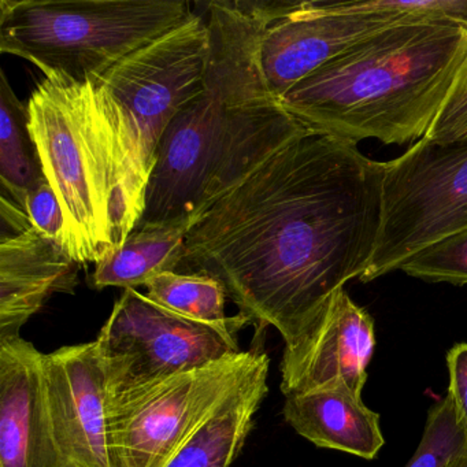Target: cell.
Segmentation results:
<instances>
[{
  "instance_id": "cell-1",
  "label": "cell",
  "mask_w": 467,
  "mask_h": 467,
  "mask_svg": "<svg viewBox=\"0 0 467 467\" xmlns=\"http://www.w3.org/2000/svg\"><path fill=\"white\" fill-rule=\"evenodd\" d=\"M387 162L308 128L223 193L185 237L182 266L223 284L285 346L362 277L382 225Z\"/></svg>"
},
{
  "instance_id": "cell-2",
  "label": "cell",
  "mask_w": 467,
  "mask_h": 467,
  "mask_svg": "<svg viewBox=\"0 0 467 467\" xmlns=\"http://www.w3.org/2000/svg\"><path fill=\"white\" fill-rule=\"evenodd\" d=\"M207 16L203 87L163 135L136 228L192 226L223 193L308 130L267 97L232 2H209Z\"/></svg>"
},
{
  "instance_id": "cell-3",
  "label": "cell",
  "mask_w": 467,
  "mask_h": 467,
  "mask_svg": "<svg viewBox=\"0 0 467 467\" xmlns=\"http://www.w3.org/2000/svg\"><path fill=\"white\" fill-rule=\"evenodd\" d=\"M466 61L467 28L404 18L311 73L280 105L349 143H412L428 135Z\"/></svg>"
},
{
  "instance_id": "cell-4",
  "label": "cell",
  "mask_w": 467,
  "mask_h": 467,
  "mask_svg": "<svg viewBox=\"0 0 467 467\" xmlns=\"http://www.w3.org/2000/svg\"><path fill=\"white\" fill-rule=\"evenodd\" d=\"M209 48L206 20L193 13L190 20L94 81L113 128L116 250L143 214L147 187L166 130L203 87Z\"/></svg>"
},
{
  "instance_id": "cell-5",
  "label": "cell",
  "mask_w": 467,
  "mask_h": 467,
  "mask_svg": "<svg viewBox=\"0 0 467 467\" xmlns=\"http://www.w3.org/2000/svg\"><path fill=\"white\" fill-rule=\"evenodd\" d=\"M28 125L43 173L65 214L64 248L76 264L116 251L113 128L94 81L43 78L29 97Z\"/></svg>"
},
{
  "instance_id": "cell-6",
  "label": "cell",
  "mask_w": 467,
  "mask_h": 467,
  "mask_svg": "<svg viewBox=\"0 0 467 467\" xmlns=\"http://www.w3.org/2000/svg\"><path fill=\"white\" fill-rule=\"evenodd\" d=\"M192 15L185 0H2L0 50L46 78L97 81Z\"/></svg>"
},
{
  "instance_id": "cell-7",
  "label": "cell",
  "mask_w": 467,
  "mask_h": 467,
  "mask_svg": "<svg viewBox=\"0 0 467 467\" xmlns=\"http://www.w3.org/2000/svg\"><path fill=\"white\" fill-rule=\"evenodd\" d=\"M256 76L270 99L366 37L411 17L365 2H234Z\"/></svg>"
},
{
  "instance_id": "cell-8",
  "label": "cell",
  "mask_w": 467,
  "mask_h": 467,
  "mask_svg": "<svg viewBox=\"0 0 467 467\" xmlns=\"http://www.w3.org/2000/svg\"><path fill=\"white\" fill-rule=\"evenodd\" d=\"M466 228L467 135L420 139L387 162L381 232L360 281L398 270L418 251Z\"/></svg>"
},
{
  "instance_id": "cell-9",
  "label": "cell",
  "mask_w": 467,
  "mask_h": 467,
  "mask_svg": "<svg viewBox=\"0 0 467 467\" xmlns=\"http://www.w3.org/2000/svg\"><path fill=\"white\" fill-rule=\"evenodd\" d=\"M266 358L242 351L108 401L111 466L165 467Z\"/></svg>"
},
{
  "instance_id": "cell-10",
  "label": "cell",
  "mask_w": 467,
  "mask_h": 467,
  "mask_svg": "<svg viewBox=\"0 0 467 467\" xmlns=\"http://www.w3.org/2000/svg\"><path fill=\"white\" fill-rule=\"evenodd\" d=\"M229 327L193 321L155 303L135 288L124 289L98 335L106 379V403L149 385L242 352Z\"/></svg>"
},
{
  "instance_id": "cell-11",
  "label": "cell",
  "mask_w": 467,
  "mask_h": 467,
  "mask_svg": "<svg viewBox=\"0 0 467 467\" xmlns=\"http://www.w3.org/2000/svg\"><path fill=\"white\" fill-rule=\"evenodd\" d=\"M374 347L373 318L341 288L318 319L296 341L285 346L281 390L288 396L322 388H346L360 398Z\"/></svg>"
},
{
  "instance_id": "cell-12",
  "label": "cell",
  "mask_w": 467,
  "mask_h": 467,
  "mask_svg": "<svg viewBox=\"0 0 467 467\" xmlns=\"http://www.w3.org/2000/svg\"><path fill=\"white\" fill-rule=\"evenodd\" d=\"M45 374L54 431L67 461L75 467H113L97 341L46 354Z\"/></svg>"
},
{
  "instance_id": "cell-13",
  "label": "cell",
  "mask_w": 467,
  "mask_h": 467,
  "mask_svg": "<svg viewBox=\"0 0 467 467\" xmlns=\"http://www.w3.org/2000/svg\"><path fill=\"white\" fill-rule=\"evenodd\" d=\"M45 355L21 336L0 340V467H75L54 431Z\"/></svg>"
},
{
  "instance_id": "cell-14",
  "label": "cell",
  "mask_w": 467,
  "mask_h": 467,
  "mask_svg": "<svg viewBox=\"0 0 467 467\" xmlns=\"http://www.w3.org/2000/svg\"><path fill=\"white\" fill-rule=\"evenodd\" d=\"M76 264L64 245L34 226L0 239V340L20 336L21 327L57 292L73 294Z\"/></svg>"
},
{
  "instance_id": "cell-15",
  "label": "cell",
  "mask_w": 467,
  "mask_h": 467,
  "mask_svg": "<svg viewBox=\"0 0 467 467\" xmlns=\"http://www.w3.org/2000/svg\"><path fill=\"white\" fill-rule=\"evenodd\" d=\"M286 422L317 447L374 459L384 445L379 415L346 388H322L285 396Z\"/></svg>"
},
{
  "instance_id": "cell-16",
  "label": "cell",
  "mask_w": 467,
  "mask_h": 467,
  "mask_svg": "<svg viewBox=\"0 0 467 467\" xmlns=\"http://www.w3.org/2000/svg\"><path fill=\"white\" fill-rule=\"evenodd\" d=\"M269 366L266 358L188 437L165 467H231L266 398Z\"/></svg>"
},
{
  "instance_id": "cell-17",
  "label": "cell",
  "mask_w": 467,
  "mask_h": 467,
  "mask_svg": "<svg viewBox=\"0 0 467 467\" xmlns=\"http://www.w3.org/2000/svg\"><path fill=\"white\" fill-rule=\"evenodd\" d=\"M191 225L136 228L121 247L95 265L92 284L135 288L165 272H177L184 255L185 237Z\"/></svg>"
},
{
  "instance_id": "cell-18",
  "label": "cell",
  "mask_w": 467,
  "mask_h": 467,
  "mask_svg": "<svg viewBox=\"0 0 467 467\" xmlns=\"http://www.w3.org/2000/svg\"><path fill=\"white\" fill-rule=\"evenodd\" d=\"M0 113L2 195L24 209L26 196L46 176L29 130L28 106L16 97L4 72L0 73Z\"/></svg>"
},
{
  "instance_id": "cell-19",
  "label": "cell",
  "mask_w": 467,
  "mask_h": 467,
  "mask_svg": "<svg viewBox=\"0 0 467 467\" xmlns=\"http://www.w3.org/2000/svg\"><path fill=\"white\" fill-rule=\"evenodd\" d=\"M147 296L162 307L193 321L229 327L239 318L226 317L228 294L220 281L202 273L165 272L146 284Z\"/></svg>"
},
{
  "instance_id": "cell-20",
  "label": "cell",
  "mask_w": 467,
  "mask_h": 467,
  "mask_svg": "<svg viewBox=\"0 0 467 467\" xmlns=\"http://www.w3.org/2000/svg\"><path fill=\"white\" fill-rule=\"evenodd\" d=\"M463 453H467V431L447 393L429 411L422 440L406 467H445Z\"/></svg>"
},
{
  "instance_id": "cell-21",
  "label": "cell",
  "mask_w": 467,
  "mask_h": 467,
  "mask_svg": "<svg viewBox=\"0 0 467 467\" xmlns=\"http://www.w3.org/2000/svg\"><path fill=\"white\" fill-rule=\"evenodd\" d=\"M399 269L433 283L467 284V228L422 248Z\"/></svg>"
},
{
  "instance_id": "cell-22",
  "label": "cell",
  "mask_w": 467,
  "mask_h": 467,
  "mask_svg": "<svg viewBox=\"0 0 467 467\" xmlns=\"http://www.w3.org/2000/svg\"><path fill=\"white\" fill-rule=\"evenodd\" d=\"M24 209L28 215L29 223L36 231L64 245L67 232L64 210L47 179H43L39 184L32 188L26 196Z\"/></svg>"
},
{
  "instance_id": "cell-23",
  "label": "cell",
  "mask_w": 467,
  "mask_h": 467,
  "mask_svg": "<svg viewBox=\"0 0 467 467\" xmlns=\"http://www.w3.org/2000/svg\"><path fill=\"white\" fill-rule=\"evenodd\" d=\"M466 135L467 61L464 62L444 106L425 138L433 141H451Z\"/></svg>"
},
{
  "instance_id": "cell-24",
  "label": "cell",
  "mask_w": 467,
  "mask_h": 467,
  "mask_svg": "<svg viewBox=\"0 0 467 467\" xmlns=\"http://www.w3.org/2000/svg\"><path fill=\"white\" fill-rule=\"evenodd\" d=\"M450 387L448 393L452 396L459 417L467 431V343L456 344L447 355Z\"/></svg>"
},
{
  "instance_id": "cell-25",
  "label": "cell",
  "mask_w": 467,
  "mask_h": 467,
  "mask_svg": "<svg viewBox=\"0 0 467 467\" xmlns=\"http://www.w3.org/2000/svg\"><path fill=\"white\" fill-rule=\"evenodd\" d=\"M445 467H467V453L456 456Z\"/></svg>"
}]
</instances>
